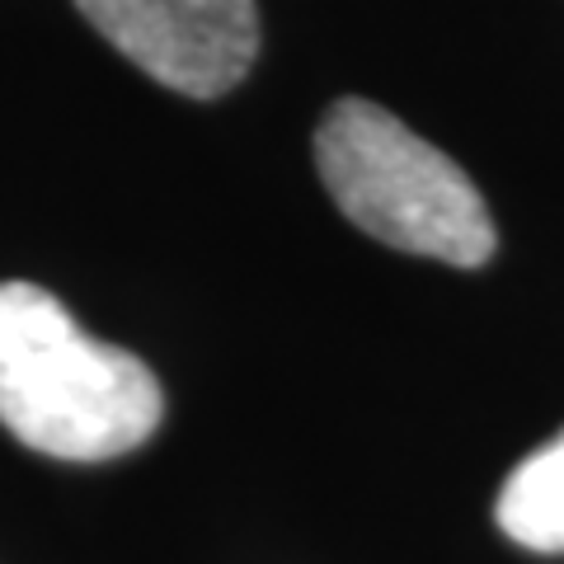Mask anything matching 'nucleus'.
<instances>
[{
  "instance_id": "f03ea898",
  "label": "nucleus",
  "mask_w": 564,
  "mask_h": 564,
  "mask_svg": "<svg viewBox=\"0 0 564 564\" xmlns=\"http://www.w3.org/2000/svg\"><path fill=\"white\" fill-rule=\"evenodd\" d=\"M315 165L339 212L391 250L475 269L494 221L466 170L372 99H339L315 132Z\"/></svg>"
},
{
  "instance_id": "f257e3e1",
  "label": "nucleus",
  "mask_w": 564,
  "mask_h": 564,
  "mask_svg": "<svg viewBox=\"0 0 564 564\" xmlns=\"http://www.w3.org/2000/svg\"><path fill=\"white\" fill-rule=\"evenodd\" d=\"M161 381L128 348L90 339L52 292L0 282V423L57 462H109L161 423Z\"/></svg>"
},
{
  "instance_id": "7ed1b4c3",
  "label": "nucleus",
  "mask_w": 564,
  "mask_h": 564,
  "mask_svg": "<svg viewBox=\"0 0 564 564\" xmlns=\"http://www.w3.org/2000/svg\"><path fill=\"white\" fill-rule=\"evenodd\" d=\"M147 76L193 99L226 95L259 52L254 0H76Z\"/></svg>"
},
{
  "instance_id": "20e7f679",
  "label": "nucleus",
  "mask_w": 564,
  "mask_h": 564,
  "mask_svg": "<svg viewBox=\"0 0 564 564\" xmlns=\"http://www.w3.org/2000/svg\"><path fill=\"white\" fill-rule=\"evenodd\" d=\"M494 518H499L503 536H513L527 551H564V429L508 475Z\"/></svg>"
}]
</instances>
